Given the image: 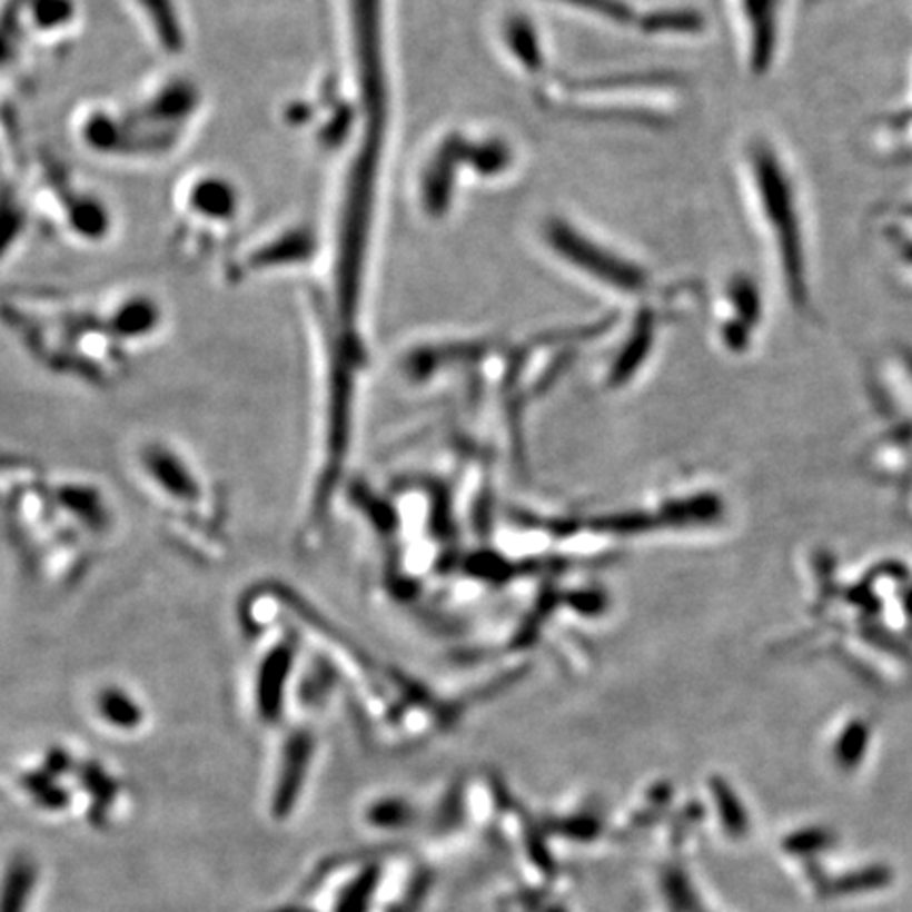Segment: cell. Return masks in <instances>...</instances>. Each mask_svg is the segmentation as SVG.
Returning <instances> with one entry per match:
<instances>
[{
    "mask_svg": "<svg viewBox=\"0 0 912 912\" xmlns=\"http://www.w3.org/2000/svg\"><path fill=\"white\" fill-rule=\"evenodd\" d=\"M269 581L286 617L298 627L307 646L333 667L343 697L351 702L353 712L370 731L380 735L395 733L408 740L448 723L455 705L446 704L427 684L353 641L319 606L300 596L296 587Z\"/></svg>",
    "mask_w": 912,
    "mask_h": 912,
    "instance_id": "1",
    "label": "cell"
},
{
    "mask_svg": "<svg viewBox=\"0 0 912 912\" xmlns=\"http://www.w3.org/2000/svg\"><path fill=\"white\" fill-rule=\"evenodd\" d=\"M127 476L167 541L188 561L216 566L230 554V509L222 484L174 437H138L125 456Z\"/></svg>",
    "mask_w": 912,
    "mask_h": 912,
    "instance_id": "2",
    "label": "cell"
},
{
    "mask_svg": "<svg viewBox=\"0 0 912 912\" xmlns=\"http://www.w3.org/2000/svg\"><path fill=\"white\" fill-rule=\"evenodd\" d=\"M4 537L21 568L47 587H70L87 577L105 547L70 518L41 463L21 455L2 465Z\"/></svg>",
    "mask_w": 912,
    "mask_h": 912,
    "instance_id": "3",
    "label": "cell"
},
{
    "mask_svg": "<svg viewBox=\"0 0 912 912\" xmlns=\"http://www.w3.org/2000/svg\"><path fill=\"white\" fill-rule=\"evenodd\" d=\"M747 211L775 277L796 311L811 309L807 228L799 185L782 150L767 136H752L740 152Z\"/></svg>",
    "mask_w": 912,
    "mask_h": 912,
    "instance_id": "4",
    "label": "cell"
},
{
    "mask_svg": "<svg viewBox=\"0 0 912 912\" xmlns=\"http://www.w3.org/2000/svg\"><path fill=\"white\" fill-rule=\"evenodd\" d=\"M681 83L674 75H619L601 79L549 77L537 87V100L547 110L577 117H619L660 123L674 112Z\"/></svg>",
    "mask_w": 912,
    "mask_h": 912,
    "instance_id": "5",
    "label": "cell"
},
{
    "mask_svg": "<svg viewBox=\"0 0 912 912\" xmlns=\"http://www.w3.org/2000/svg\"><path fill=\"white\" fill-rule=\"evenodd\" d=\"M539 239L562 269L594 290L632 300L648 298L655 291V279L644 265L573 218L547 216L541 222Z\"/></svg>",
    "mask_w": 912,
    "mask_h": 912,
    "instance_id": "6",
    "label": "cell"
},
{
    "mask_svg": "<svg viewBox=\"0 0 912 912\" xmlns=\"http://www.w3.org/2000/svg\"><path fill=\"white\" fill-rule=\"evenodd\" d=\"M133 684L102 678L85 691V714L112 735H138L150 725V707Z\"/></svg>",
    "mask_w": 912,
    "mask_h": 912,
    "instance_id": "7",
    "label": "cell"
},
{
    "mask_svg": "<svg viewBox=\"0 0 912 912\" xmlns=\"http://www.w3.org/2000/svg\"><path fill=\"white\" fill-rule=\"evenodd\" d=\"M735 37L752 77H765L780 47V0H735Z\"/></svg>",
    "mask_w": 912,
    "mask_h": 912,
    "instance_id": "8",
    "label": "cell"
},
{
    "mask_svg": "<svg viewBox=\"0 0 912 912\" xmlns=\"http://www.w3.org/2000/svg\"><path fill=\"white\" fill-rule=\"evenodd\" d=\"M763 311L761 290L746 275H733L725 281L714 305L716 334L728 349L746 347L750 333L759 326Z\"/></svg>",
    "mask_w": 912,
    "mask_h": 912,
    "instance_id": "9",
    "label": "cell"
},
{
    "mask_svg": "<svg viewBox=\"0 0 912 912\" xmlns=\"http://www.w3.org/2000/svg\"><path fill=\"white\" fill-rule=\"evenodd\" d=\"M498 39L514 70L535 85V89L552 77L545 41L531 16L518 11L507 13L498 26Z\"/></svg>",
    "mask_w": 912,
    "mask_h": 912,
    "instance_id": "10",
    "label": "cell"
},
{
    "mask_svg": "<svg viewBox=\"0 0 912 912\" xmlns=\"http://www.w3.org/2000/svg\"><path fill=\"white\" fill-rule=\"evenodd\" d=\"M554 4H562L566 9L579 11L583 16H596V20L611 26H641L643 16H638L627 2L623 0H549Z\"/></svg>",
    "mask_w": 912,
    "mask_h": 912,
    "instance_id": "11",
    "label": "cell"
},
{
    "mask_svg": "<svg viewBox=\"0 0 912 912\" xmlns=\"http://www.w3.org/2000/svg\"><path fill=\"white\" fill-rule=\"evenodd\" d=\"M721 809H723V817H725L726 824L731 826V830H737V832H742V826H746V822L742 820V813L740 811H735V799L731 796V792L726 790L721 794Z\"/></svg>",
    "mask_w": 912,
    "mask_h": 912,
    "instance_id": "12",
    "label": "cell"
}]
</instances>
